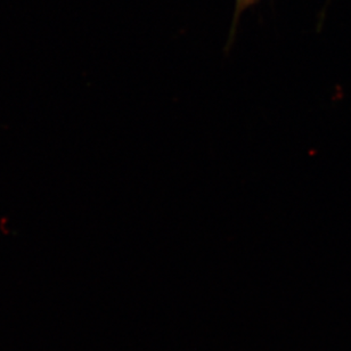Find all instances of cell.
I'll return each mask as SVG.
<instances>
[{"instance_id": "6da1fadb", "label": "cell", "mask_w": 351, "mask_h": 351, "mask_svg": "<svg viewBox=\"0 0 351 351\" xmlns=\"http://www.w3.org/2000/svg\"><path fill=\"white\" fill-rule=\"evenodd\" d=\"M259 0H235V10H234L233 22L230 27L233 29H237L239 24H240V19L242 14L245 10H249L250 7L254 6L258 3Z\"/></svg>"}]
</instances>
